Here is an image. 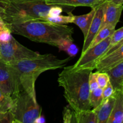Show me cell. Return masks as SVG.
Instances as JSON below:
<instances>
[{
	"instance_id": "30bf717a",
	"label": "cell",
	"mask_w": 123,
	"mask_h": 123,
	"mask_svg": "<svg viewBox=\"0 0 123 123\" xmlns=\"http://www.w3.org/2000/svg\"><path fill=\"white\" fill-rule=\"evenodd\" d=\"M123 60V44L109 53L108 55L102 58L97 62V72H106Z\"/></svg>"
},
{
	"instance_id": "ffe728a7",
	"label": "cell",
	"mask_w": 123,
	"mask_h": 123,
	"mask_svg": "<svg viewBox=\"0 0 123 123\" xmlns=\"http://www.w3.org/2000/svg\"><path fill=\"white\" fill-rule=\"evenodd\" d=\"M68 16L58 15L54 17H47L44 21H47L51 24L56 25H66L67 24L73 23L74 15L71 12H68Z\"/></svg>"
},
{
	"instance_id": "f1b7e54d",
	"label": "cell",
	"mask_w": 123,
	"mask_h": 123,
	"mask_svg": "<svg viewBox=\"0 0 123 123\" xmlns=\"http://www.w3.org/2000/svg\"><path fill=\"white\" fill-rule=\"evenodd\" d=\"M96 76H97V72L96 73H92V72L90 73V76H89V86H90V91H93L98 88Z\"/></svg>"
},
{
	"instance_id": "ba28073f",
	"label": "cell",
	"mask_w": 123,
	"mask_h": 123,
	"mask_svg": "<svg viewBox=\"0 0 123 123\" xmlns=\"http://www.w3.org/2000/svg\"><path fill=\"white\" fill-rule=\"evenodd\" d=\"M103 2V13L100 28L105 26L115 28L121 18L123 4H117L109 1Z\"/></svg>"
},
{
	"instance_id": "4316f807",
	"label": "cell",
	"mask_w": 123,
	"mask_h": 123,
	"mask_svg": "<svg viewBox=\"0 0 123 123\" xmlns=\"http://www.w3.org/2000/svg\"><path fill=\"white\" fill-rule=\"evenodd\" d=\"M12 32L9 28L4 29L0 31V43H6L9 42L12 38Z\"/></svg>"
},
{
	"instance_id": "cb8c5ba5",
	"label": "cell",
	"mask_w": 123,
	"mask_h": 123,
	"mask_svg": "<svg viewBox=\"0 0 123 123\" xmlns=\"http://www.w3.org/2000/svg\"><path fill=\"white\" fill-rule=\"evenodd\" d=\"M123 39V26L120 28L118 30H115L112 36H111V41L110 44L108 49L111 48L115 44H117L118 43L120 42L121 40Z\"/></svg>"
},
{
	"instance_id": "5bb4252c",
	"label": "cell",
	"mask_w": 123,
	"mask_h": 123,
	"mask_svg": "<svg viewBox=\"0 0 123 123\" xmlns=\"http://www.w3.org/2000/svg\"><path fill=\"white\" fill-rule=\"evenodd\" d=\"M48 5H58L65 7H76L86 6L91 8L97 7L102 3V0H44Z\"/></svg>"
},
{
	"instance_id": "d590c367",
	"label": "cell",
	"mask_w": 123,
	"mask_h": 123,
	"mask_svg": "<svg viewBox=\"0 0 123 123\" xmlns=\"http://www.w3.org/2000/svg\"><path fill=\"white\" fill-rule=\"evenodd\" d=\"M0 1H9V0H0Z\"/></svg>"
},
{
	"instance_id": "d6986e66",
	"label": "cell",
	"mask_w": 123,
	"mask_h": 123,
	"mask_svg": "<svg viewBox=\"0 0 123 123\" xmlns=\"http://www.w3.org/2000/svg\"><path fill=\"white\" fill-rule=\"evenodd\" d=\"M115 28L111 27V26H105L100 29L98 32H97V34L96 35L94 38L92 40V42L90 44L89 48H91V47L96 45L98 43H100L101 42L104 40L105 39L108 38V37L111 36L113 32L115 31Z\"/></svg>"
},
{
	"instance_id": "d6a6232c",
	"label": "cell",
	"mask_w": 123,
	"mask_h": 123,
	"mask_svg": "<svg viewBox=\"0 0 123 123\" xmlns=\"http://www.w3.org/2000/svg\"><path fill=\"white\" fill-rule=\"evenodd\" d=\"M4 8L1 5H0V19H2L4 15Z\"/></svg>"
},
{
	"instance_id": "44dd1931",
	"label": "cell",
	"mask_w": 123,
	"mask_h": 123,
	"mask_svg": "<svg viewBox=\"0 0 123 123\" xmlns=\"http://www.w3.org/2000/svg\"><path fill=\"white\" fill-rule=\"evenodd\" d=\"M103 100L102 88L98 87L93 91H90V103L91 108L93 109L97 108L102 103Z\"/></svg>"
},
{
	"instance_id": "8992f818",
	"label": "cell",
	"mask_w": 123,
	"mask_h": 123,
	"mask_svg": "<svg viewBox=\"0 0 123 123\" xmlns=\"http://www.w3.org/2000/svg\"><path fill=\"white\" fill-rule=\"evenodd\" d=\"M41 54L20 44L13 37L6 43H0V62L12 64L25 60L40 57Z\"/></svg>"
},
{
	"instance_id": "e575fe53",
	"label": "cell",
	"mask_w": 123,
	"mask_h": 123,
	"mask_svg": "<svg viewBox=\"0 0 123 123\" xmlns=\"http://www.w3.org/2000/svg\"><path fill=\"white\" fill-rule=\"evenodd\" d=\"M120 88L121 89V90H122L123 92V82L122 83V84H121V88Z\"/></svg>"
},
{
	"instance_id": "7a4b0ae2",
	"label": "cell",
	"mask_w": 123,
	"mask_h": 123,
	"mask_svg": "<svg viewBox=\"0 0 123 123\" xmlns=\"http://www.w3.org/2000/svg\"><path fill=\"white\" fill-rule=\"evenodd\" d=\"M92 72L90 69L74 70L71 66L65 67L59 74V86L63 88L66 101L75 111L91 108L89 76Z\"/></svg>"
},
{
	"instance_id": "e0dca14e",
	"label": "cell",
	"mask_w": 123,
	"mask_h": 123,
	"mask_svg": "<svg viewBox=\"0 0 123 123\" xmlns=\"http://www.w3.org/2000/svg\"><path fill=\"white\" fill-rule=\"evenodd\" d=\"M60 50L65 51L71 58L74 57L78 52V48L73 43V38H66L61 40L56 46Z\"/></svg>"
},
{
	"instance_id": "277c9868",
	"label": "cell",
	"mask_w": 123,
	"mask_h": 123,
	"mask_svg": "<svg viewBox=\"0 0 123 123\" xmlns=\"http://www.w3.org/2000/svg\"><path fill=\"white\" fill-rule=\"evenodd\" d=\"M0 5L4 8L2 19L7 24H20L33 20H44L53 6L46 4L44 1L30 2L0 1Z\"/></svg>"
},
{
	"instance_id": "7402d4cb",
	"label": "cell",
	"mask_w": 123,
	"mask_h": 123,
	"mask_svg": "<svg viewBox=\"0 0 123 123\" xmlns=\"http://www.w3.org/2000/svg\"><path fill=\"white\" fill-rule=\"evenodd\" d=\"M14 104V98L4 93L0 89V111L11 110Z\"/></svg>"
},
{
	"instance_id": "4fadbf2b",
	"label": "cell",
	"mask_w": 123,
	"mask_h": 123,
	"mask_svg": "<svg viewBox=\"0 0 123 123\" xmlns=\"http://www.w3.org/2000/svg\"><path fill=\"white\" fill-rule=\"evenodd\" d=\"M115 102L107 123H123V92L121 88L114 90Z\"/></svg>"
},
{
	"instance_id": "7c38bea8",
	"label": "cell",
	"mask_w": 123,
	"mask_h": 123,
	"mask_svg": "<svg viewBox=\"0 0 123 123\" xmlns=\"http://www.w3.org/2000/svg\"><path fill=\"white\" fill-rule=\"evenodd\" d=\"M115 96L114 94L108 98L104 99L97 108L92 110L96 114L97 123H107L112 111L115 102Z\"/></svg>"
},
{
	"instance_id": "484cf974",
	"label": "cell",
	"mask_w": 123,
	"mask_h": 123,
	"mask_svg": "<svg viewBox=\"0 0 123 123\" xmlns=\"http://www.w3.org/2000/svg\"><path fill=\"white\" fill-rule=\"evenodd\" d=\"M14 117L10 110L0 111V123H14Z\"/></svg>"
},
{
	"instance_id": "d4e9b609",
	"label": "cell",
	"mask_w": 123,
	"mask_h": 123,
	"mask_svg": "<svg viewBox=\"0 0 123 123\" xmlns=\"http://www.w3.org/2000/svg\"><path fill=\"white\" fill-rule=\"evenodd\" d=\"M97 83H98V87L103 89L108 82L110 81L109 76L107 72H97Z\"/></svg>"
},
{
	"instance_id": "1f68e13d",
	"label": "cell",
	"mask_w": 123,
	"mask_h": 123,
	"mask_svg": "<svg viewBox=\"0 0 123 123\" xmlns=\"http://www.w3.org/2000/svg\"><path fill=\"white\" fill-rule=\"evenodd\" d=\"M7 28H8L7 24L4 21L3 19H0V31Z\"/></svg>"
},
{
	"instance_id": "6da1fadb",
	"label": "cell",
	"mask_w": 123,
	"mask_h": 123,
	"mask_svg": "<svg viewBox=\"0 0 123 123\" xmlns=\"http://www.w3.org/2000/svg\"><path fill=\"white\" fill-rule=\"evenodd\" d=\"M71 57L61 60L51 54L42 55L34 59L25 60L8 65L14 83V98L22 90L36 98V81L41 73L48 70L58 69L64 67Z\"/></svg>"
},
{
	"instance_id": "52a82bcc",
	"label": "cell",
	"mask_w": 123,
	"mask_h": 123,
	"mask_svg": "<svg viewBox=\"0 0 123 123\" xmlns=\"http://www.w3.org/2000/svg\"><path fill=\"white\" fill-rule=\"evenodd\" d=\"M111 36L94 46L89 48L81 53L79 60L72 68L74 70L90 69L94 70L96 68L97 62L106 52L110 44Z\"/></svg>"
},
{
	"instance_id": "8d00e7d4",
	"label": "cell",
	"mask_w": 123,
	"mask_h": 123,
	"mask_svg": "<svg viewBox=\"0 0 123 123\" xmlns=\"http://www.w3.org/2000/svg\"></svg>"
},
{
	"instance_id": "2e32d148",
	"label": "cell",
	"mask_w": 123,
	"mask_h": 123,
	"mask_svg": "<svg viewBox=\"0 0 123 123\" xmlns=\"http://www.w3.org/2000/svg\"><path fill=\"white\" fill-rule=\"evenodd\" d=\"M106 72L114 90L120 88L123 82V60Z\"/></svg>"
},
{
	"instance_id": "ac0fdd59",
	"label": "cell",
	"mask_w": 123,
	"mask_h": 123,
	"mask_svg": "<svg viewBox=\"0 0 123 123\" xmlns=\"http://www.w3.org/2000/svg\"><path fill=\"white\" fill-rule=\"evenodd\" d=\"M77 123H97V119L93 110L86 109L75 111Z\"/></svg>"
},
{
	"instance_id": "5b68a950",
	"label": "cell",
	"mask_w": 123,
	"mask_h": 123,
	"mask_svg": "<svg viewBox=\"0 0 123 123\" xmlns=\"http://www.w3.org/2000/svg\"><path fill=\"white\" fill-rule=\"evenodd\" d=\"M13 98L14 104L10 111L14 115V123H37L42 112L37 99L24 90Z\"/></svg>"
},
{
	"instance_id": "83f0119b",
	"label": "cell",
	"mask_w": 123,
	"mask_h": 123,
	"mask_svg": "<svg viewBox=\"0 0 123 123\" xmlns=\"http://www.w3.org/2000/svg\"><path fill=\"white\" fill-rule=\"evenodd\" d=\"M114 89L111 82L109 81L107 84V85L102 89V94H103V100L112 96L114 94Z\"/></svg>"
},
{
	"instance_id": "3957f363",
	"label": "cell",
	"mask_w": 123,
	"mask_h": 123,
	"mask_svg": "<svg viewBox=\"0 0 123 123\" xmlns=\"http://www.w3.org/2000/svg\"><path fill=\"white\" fill-rule=\"evenodd\" d=\"M7 25L12 33L24 36L32 42L55 47L61 40L72 38L74 32L73 28L66 25H56L42 20Z\"/></svg>"
},
{
	"instance_id": "f546056e",
	"label": "cell",
	"mask_w": 123,
	"mask_h": 123,
	"mask_svg": "<svg viewBox=\"0 0 123 123\" xmlns=\"http://www.w3.org/2000/svg\"><path fill=\"white\" fill-rule=\"evenodd\" d=\"M122 44H123V39L121 40L120 41V42H119V43H118L117 44H115V46H114L112 47L111 48H110V49H108V50L106 51V52L105 53V55H103V57H104V56H106V55H108V54H109V53L112 52H113V51H114V50H115V49H117L118 48H119V47H120V46H121L122 45ZM103 57H102V58H103Z\"/></svg>"
},
{
	"instance_id": "603a6c76",
	"label": "cell",
	"mask_w": 123,
	"mask_h": 123,
	"mask_svg": "<svg viewBox=\"0 0 123 123\" xmlns=\"http://www.w3.org/2000/svg\"><path fill=\"white\" fill-rule=\"evenodd\" d=\"M63 122L65 123H77L75 117V111L69 105L65 107L63 111Z\"/></svg>"
},
{
	"instance_id": "9c48e42d",
	"label": "cell",
	"mask_w": 123,
	"mask_h": 123,
	"mask_svg": "<svg viewBox=\"0 0 123 123\" xmlns=\"http://www.w3.org/2000/svg\"><path fill=\"white\" fill-rule=\"evenodd\" d=\"M103 13V2L96 7V13L93 17L90 28L86 36L84 37V45H83L82 53L85 52L90 46L92 40L100 30L102 25V18Z\"/></svg>"
},
{
	"instance_id": "8fae6325",
	"label": "cell",
	"mask_w": 123,
	"mask_h": 123,
	"mask_svg": "<svg viewBox=\"0 0 123 123\" xmlns=\"http://www.w3.org/2000/svg\"><path fill=\"white\" fill-rule=\"evenodd\" d=\"M0 89L7 96L13 97L14 83L13 77L7 64L0 62Z\"/></svg>"
},
{
	"instance_id": "836d02e7",
	"label": "cell",
	"mask_w": 123,
	"mask_h": 123,
	"mask_svg": "<svg viewBox=\"0 0 123 123\" xmlns=\"http://www.w3.org/2000/svg\"><path fill=\"white\" fill-rule=\"evenodd\" d=\"M109 1L114 2L117 4H123V0H102V1Z\"/></svg>"
},
{
	"instance_id": "9a60e30c",
	"label": "cell",
	"mask_w": 123,
	"mask_h": 123,
	"mask_svg": "<svg viewBox=\"0 0 123 123\" xmlns=\"http://www.w3.org/2000/svg\"><path fill=\"white\" fill-rule=\"evenodd\" d=\"M96 7L91 8V10L87 14L79 16L74 15L73 23L76 25L81 30L84 37L87 34L91 22L96 13Z\"/></svg>"
},
{
	"instance_id": "4dcf8cb0",
	"label": "cell",
	"mask_w": 123,
	"mask_h": 123,
	"mask_svg": "<svg viewBox=\"0 0 123 123\" xmlns=\"http://www.w3.org/2000/svg\"><path fill=\"white\" fill-rule=\"evenodd\" d=\"M11 1L15 2H39L43 1L44 0H10Z\"/></svg>"
}]
</instances>
